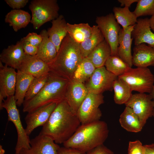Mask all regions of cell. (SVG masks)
<instances>
[{
  "label": "cell",
  "instance_id": "obj_1",
  "mask_svg": "<svg viewBox=\"0 0 154 154\" xmlns=\"http://www.w3.org/2000/svg\"><path fill=\"white\" fill-rule=\"evenodd\" d=\"M80 125L76 115L64 99L57 104L39 134L50 137L57 144H63Z\"/></svg>",
  "mask_w": 154,
  "mask_h": 154
},
{
  "label": "cell",
  "instance_id": "obj_2",
  "mask_svg": "<svg viewBox=\"0 0 154 154\" xmlns=\"http://www.w3.org/2000/svg\"><path fill=\"white\" fill-rule=\"evenodd\" d=\"M109 129L104 121L98 120L81 124L68 140L64 147L76 149L87 153L103 144L108 135Z\"/></svg>",
  "mask_w": 154,
  "mask_h": 154
},
{
  "label": "cell",
  "instance_id": "obj_3",
  "mask_svg": "<svg viewBox=\"0 0 154 154\" xmlns=\"http://www.w3.org/2000/svg\"><path fill=\"white\" fill-rule=\"evenodd\" d=\"M80 44L74 41L68 34L63 39L56 56L49 65L50 71L69 80L82 60Z\"/></svg>",
  "mask_w": 154,
  "mask_h": 154
},
{
  "label": "cell",
  "instance_id": "obj_4",
  "mask_svg": "<svg viewBox=\"0 0 154 154\" xmlns=\"http://www.w3.org/2000/svg\"><path fill=\"white\" fill-rule=\"evenodd\" d=\"M70 80L50 71L48 80L43 88L32 99L24 102L23 112H31L52 103H58L64 99Z\"/></svg>",
  "mask_w": 154,
  "mask_h": 154
},
{
  "label": "cell",
  "instance_id": "obj_5",
  "mask_svg": "<svg viewBox=\"0 0 154 154\" xmlns=\"http://www.w3.org/2000/svg\"><path fill=\"white\" fill-rule=\"evenodd\" d=\"M118 78L139 93L150 94L154 85V75L148 68L130 67Z\"/></svg>",
  "mask_w": 154,
  "mask_h": 154
},
{
  "label": "cell",
  "instance_id": "obj_6",
  "mask_svg": "<svg viewBox=\"0 0 154 154\" xmlns=\"http://www.w3.org/2000/svg\"><path fill=\"white\" fill-rule=\"evenodd\" d=\"M29 8L32 13L31 23L36 30L59 15V7L56 0H33Z\"/></svg>",
  "mask_w": 154,
  "mask_h": 154
},
{
  "label": "cell",
  "instance_id": "obj_7",
  "mask_svg": "<svg viewBox=\"0 0 154 154\" xmlns=\"http://www.w3.org/2000/svg\"><path fill=\"white\" fill-rule=\"evenodd\" d=\"M17 106L14 95H13L4 100L0 109L1 110L4 108L6 110L8 120L12 122L15 127L17 138L15 154H19L22 149L30 148L31 140L22 125Z\"/></svg>",
  "mask_w": 154,
  "mask_h": 154
},
{
  "label": "cell",
  "instance_id": "obj_8",
  "mask_svg": "<svg viewBox=\"0 0 154 154\" xmlns=\"http://www.w3.org/2000/svg\"><path fill=\"white\" fill-rule=\"evenodd\" d=\"M104 103L102 94H98L89 92L76 114L81 124L100 120L102 113L99 107Z\"/></svg>",
  "mask_w": 154,
  "mask_h": 154
},
{
  "label": "cell",
  "instance_id": "obj_9",
  "mask_svg": "<svg viewBox=\"0 0 154 154\" xmlns=\"http://www.w3.org/2000/svg\"><path fill=\"white\" fill-rule=\"evenodd\" d=\"M96 22L110 47L111 55L118 56V36L121 28L114 14L110 13L105 16H98Z\"/></svg>",
  "mask_w": 154,
  "mask_h": 154
},
{
  "label": "cell",
  "instance_id": "obj_10",
  "mask_svg": "<svg viewBox=\"0 0 154 154\" xmlns=\"http://www.w3.org/2000/svg\"><path fill=\"white\" fill-rule=\"evenodd\" d=\"M118 78L108 71L105 66L96 68L85 85L89 92L96 94L113 90L114 81Z\"/></svg>",
  "mask_w": 154,
  "mask_h": 154
},
{
  "label": "cell",
  "instance_id": "obj_11",
  "mask_svg": "<svg viewBox=\"0 0 154 154\" xmlns=\"http://www.w3.org/2000/svg\"><path fill=\"white\" fill-rule=\"evenodd\" d=\"M125 105L131 108L137 116L143 127L147 120L153 116L154 105L150 94L138 93L132 94Z\"/></svg>",
  "mask_w": 154,
  "mask_h": 154
},
{
  "label": "cell",
  "instance_id": "obj_12",
  "mask_svg": "<svg viewBox=\"0 0 154 154\" xmlns=\"http://www.w3.org/2000/svg\"><path fill=\"white\" fill-rule=\"evenodd\" d=\"M57 104L52 103L27 113L25 120V130L28 135L37 127L43 126L47 122Z\"/></svg>",
  "mask_w": 154,
  "mask_h": 154
},
{
  "label": "cell",
  "instance_id": "obj_13",
  "mask_svg": "<svg viewBox=\"0 0 154 154\" xmlns=\"http://www.w3.org/2000/svg\"><path fill=\"white\" fill-rule=\"evenodd\" d=\"M88 93V89L83 83L72 79L70 80L66 88L64 99L71 110L76 114Z\"/></svg>",
  "mask_w": 154,
  "mask_h": 154
},
{
  "label": "cell",
  "instance_id": "obj_14",
  "mask_svg": "<svg viewBox=\"0 0 154 154\" xmlns=\"http://www.w3.org/2000/svg\"><path fill=\"white\" fill-rule=\"evenodd\" d=\"M17 77L15 69L0 61V107L4 98L14 95Z\"/></svg>",
  "mask_w": 154,
  "mask_h": 154
},
{
  "label": "cell",
  "instance_id": "obj_15",
  "mask_svg": "<svg viewBox=\"0 0 154 154\" xmlns=\"http://www.w3.org/2000/svg\"><path fill=\"white\" fill-rule=\"evenodd\" d=\"M30 147L22 149L19 154H58L60 147L50 137L39 134L30 140Z\"/></svg>",
  "mask_w": 154,
  "mask_h": 154
},
{
  "label": "cell",
  "instance_id": "obj_16",
  "mask_svg": "<svg viewBox=\"0 0 154 154\" xmlns=\"http://www.w3.org/2000/svg\"><path fill=\"white\" fill-rule=\"evenodd\" d=\"M23 38L15 45L12 44L3 50L0 54V60L8 66L18 70L25 56L23 45Z\"/></svg>",
  "mask_w": 154,
  "mask_h": 154
},
{
  "label": "cell",
  "instance_id": "obj_17",
  "mask_svg": "<svg viewBox=\"0 0 154 154\" xmlns=\"http://www.w3.org/2000/svg\"><path fill=\"white\" fill-rule=\"evenodd\" d=\"M151 30L149 18L137 19L131 34L135 46L146 43L154 48V33Z\"/></svg>",
  "mask_w": 154,
  "mask_h": 154
},
{
  "label": "cell",
  "instance_id": "obj_18",
  "mask_svg": "<svg viewBox=\"0 0 154 154\" xmlns=\"http://www.w3.org/2000/svg\"><path fill=\"white\" fill-rule=\"evenodd\" d=\"M134 25L129 26L125 29L121 28L118 39V56L130 67L133 65L131 46L133 39L131 34Z\"/></svg>",
  "mask_w": 154,
  "mask_h": 154
},
{
  "label": "cell",
  "instance_id": "obj_19",
  "mask_svg": "<svg viewBox=\"0 0 154 154\" xmlns=\"http://www.w3.org/2000/svg\"><path fill=\"white\" fill-rule=\"evenodd\" d=\"M19 70L35 78L48 74L50 70L49 65L36 56L25 54Z\"/></svg>",
  "mask_w": 154,
  "mask_h": 154
},
{
  "label": "cell",
  "instance_id": "obj_20",
  "mask_svg": "<svg viewBox=\"0 0 154 154\" xmlns=\"http://www.w3.org/2000/svg\"><path fill=\"white\" fill-rule=\"evenodd\" d=\"M133 65L137 67L148 68L154 66V48L145 43L135 46L133 49Z\"/></svg>",
  "mask_w": 154,
  "mask_h": 154
},
{
  "label": "cell",
  "instance_id": "obj_21",
  "mask_svg": "<svg viewBox=\"0 0 154 154\" xmlns=\"http://www.w3.org/2000/svg\"><path fill=\"white\" fill-rule=\"evenodd\" d=\"M51 27L47 31L49 38L55 45L57 52L62 42L68 34L67 23L64 16L60 15L52 22Z\"/></svg>",
  "mask_w": 154,
  "mask_h": 154
},
{
  "label": "cell",
  "instance_id": "obj_22",
  "mask_svg": "<svg viewBox=\"0 0 154 154\" xmlns=\"http://www.w3.org/2000/svg\"><path fill=\"white\" fill-rule=\"evenodd\" d=\"M40 34L42 36V39L38 47V52L36 56L49 65L56 57L57 53L56 49L49 38L46 30H42Z\"/></svg>",
  "mask_w": 154,
  "mask_h": 154
},
{
  "label": "cell",
  "instance_id": "obj_23",
  "mask_svg": "<svg viewBox=\"0 0 154 154\" xmlns=\"http://www.w3.org/2000/svg\"><path fill=\"white\" fill-rule=\"evenodd\" d=\"M35 77L17 70V80L14 97L17 106L23 104L27 93Z\"/></svg>",
  "mask_w": 154,
  "mask_h": 154
},
{
  "label": "cell",
  "instance_id": "obj_24",
  "mask_svg": "<svg viewBox=\"0 0 154 154\" xmlns=\"http://www.w3.org/2000/svg\"><path fill=\"white\" fill-rule=\"evenodd\" d=\"M119 121L121 127L129 132H139L143 127L137 116L128 106L120 115Z\"/></svg>",
  "mask_w": 154,
  "mask_h": 154
},
{
  "label": "cell",
  "instance_id": "obj_25",
  "mask_svg": "<svg viewBox=\"0 0 154 154\" xmlns=\"http://www.w3.org/2000/svg\"><path fill=\"white\" fill-rule=\"evenodd\" d=\"M31 20L30 14L21 9H13L6 15L5 21L13 27L14 31L17 32L25 27Z\"/></svg>",
  "mask_w": 154,
  "mask_h": 154
},
{
  "label": "cell",
  "instance_id": "obj_26",
  "mask_svg": "<svg viewBox=\"0 0 154 154\" xmlns=\"http://www.w3.org/2000/svg\"><path fill=\"white\" fill-rule=\"evenodd\" d=\"M111 54L110 47L104 39L86 58L91 61L96 68H98L104 66Z\"/></svg>",
  "mask_w": 154,
  "mask_h": 154
},
{
  "label": "cell",
  "instance_id": "obj_27",
  "mask_svg": "<svg viewBox=\"0 0 154 154\" xmlns=\"http://www.w3.org/2000/svg\"><path fill=\"white\" fill-rule=\"evenodd\" d=\"M67 31L68 35L74 41L80 44L90 36L92 27L88 23L71 24L67 23Z\"/></svg>",
  "mask_w": 154,
  "mask_h": 154
},
{
  "label": "cell",
  "instance_id": "obj_28",
  "mask_svg": "<svg viewBox=\"0 0 154 154\" xmlns=\"http://www.w3.org/2000/svg\"><path fill=\"white\" fill-rule=\"evenodd\" d=\"M90 36L80 44V48L83 58H86L96 46L104 40V37L97 25L92 26Z\"/></svg>",
  "mask_w": 154,
  "mask_h": 154
},
{
  "label": "cell",
  "instance_id": "obj_29",
  "mask_svg": "<svg viewBox=\"0 0 154 154\" xmlns=\"http://www.w3.org/2000/svg\"><path fill=\"white\" fill-rule=\"evenodd\" d=\"M113 90L114 92V100L117 104H125L132 95V91L129 86L118 78L114 82Z\"/></svg>",
  "mask_w": 154,
  "mask_h": 154
},
{
  "label": "cell",
  "instance_id": "obj_30",
  "mask_svg": "<svg viewBox=\"0 0 154 154\" xmlns=\"http://www.w3.org/2000/svg\"><path fill=\"white\" fill-rule=\"evenodd\" d=\"M113 11L116 20L123 29L133 26L137 22V17L133 12L129 10V7H114Z\"/></svg>",
  "mask_w": 154,
  "mask_h": 154
},
{
  "label": "cell",
  "instance_id": "obj_31",
  "mask_svg": "<svg viewBox=\"0 0 154 154\" xmlns=\"http://www.w3.org/2000/svg\"><path fill=\"white\" fill-rule=\"evenodd\" d=\"M96 68L90 60L87 58H84L74 71L71 79L83 83L90 78Z\"/></svg>",
  "mask_w": 154,
  "mask_h": 154
},
{
  "label": "cell",
  "instance_id": "obj_32",
  "mask_svg": "<svg viewBox=\"0 0 154 154\" xmlns=\"http://www.w3.org/2000/svg\"><path fill=\"white\" fill-rule=\"evenodd\" d=\"M106 69L119 77L126 72L130 67L118 56L111 55L104 66Z\"/></svg>",
  "mask_w": 154,
  "mask_h": 154
},
{
  "label": "cell",
  "instance_id": "obj_33",
  "mask_svg": "<svg viewBox=\"0 0 154 154\" xmlns=\"http://www.w3.org/2000/svg\"><path fill=\"white\" fill-rule=\"evenodd\" d=\"M49 74V72L39 77L34 78L27 93L24 101L32 99L38 93L47 83Z\"/></svg>",
  "mask_w": 154,
  "mask_h": 154
},
{
  "label": "cell",
  "instance_id": "obj_34",
  "mask_svg": "<svg viewBox=\"0 0 154 154\" xmlns=\"http://www.w3.org/2000/svg\"><path fill=\"white\" fill-rule=\"evenodd\" d=\"M138 17L154 15V0H138L133 11Z\"/></svg>",
  "mask_w": 154,
  "mask_h": 154
},
{
  "label": "cell",
  "instance_id": "obj_35",
  "mask_svg": "<svg viewBox=\"0 0 154 154\" xmlns=\"http://www.w3.org/2000/svg\"><path fill=\"white\" fill-rule=\"evenodd\" d=\"M128 154H144V146L139 140L129 143Z\"/></svg>",
  "mask_w": 154,
  "mask_h": 154
},
{
  "label": "cell",
  "instance_id": "obj_36",
  "mask_svg": "<svg viewBox=\"0 0 154 154\" xmlns=\"http://www.w3.org/2000/svg\"><path fill=\"white\" fill-rule=\"evenodd\" d=\"M23 38L24 41L28 42L32 45L37 47L40 44L42 39L41 35L34 32L29 33L25 37Z\"/></svg>",
  "mask_w": 154,
  "mask_h": 154
},
{
  "label": "cell",
  "instance_id": "obj_37",
  "mask_svg": "<svg viewBox=\"0 0 154 154\" xmlns=\"http://www.w3.org/2000/svg\"><path fill=\"white\" fill-rule=\"evenodd\" d=\"M6 3L13 9H20L24 7L29 2L28 0H5Z\"/></svg>",
  "mask_w": 154,
  "mask_h": 154
},
{
  "label": "cell",
  "instance_id": "obj_38",
  "mask_svg": "<svg viewBox=\"0 0 154 154\" xmlns=\"http://www.w3.org/2000/svg\"><path fill=\"white\" fill-rule=\"evenodd\" d=\"M23 49L25 54L36 56L38 51V47L33 46L29 42L24 41L23 45Z\"/></svg>",
  "mask_w": 154,
  "mask_h": 154
},
{
  "label": "cell",
  "instance_id": "obj_39",
  "mask_svg": "<svg viewBox=\"0 0 154 154\" xmlns=\"http://www.w3.org/2000/svg\"><path fill=\"white\" fill-rule=\"evenodd\" d=\"M86 154H114V153L103 144L93 149Z\"/></svg>",
  "mask_w": 154,
  "mask_h": 154
},
{
  "label": "cell",
  "instance_id": "obj_40",
  "mask_svg": "<svg viewBox=\"0 0 154 154\" xmlns=\"http://www.w3.org/2000/svg\"><path fill=\"white\" fill-rule=\"evenodd\" d=\"M58 154H86V153L76 149L64 146L59 147Z\"/></svg>",
  "mask_w": 154,
  "mask_h": 154
},
{
  "label": "cell",
  "instance_id": "obj_41",
  "mask_svg": "<svg viewBox=\"0 0 154 154\" xmlns=\"http://www.w3.org/2000/svg\"><path fill=\"white\" fill-rule=\"evenodd\" d=\"M144 154H154V144L143 145Z\"/></svg>",
  "mask_w": 154,
  "mask_h": 154
},
{
  "label": "cell",
  "instance_id": "obj_42",
  "mask_svg": "<svg viewBox=\"0 0 154 154\" xmlns=\"http://www.w3.org/2000/svg\"><path fill=\"white\" fill-rule=\"evenodd\" d=\"M138 0H118V1L120 3L121 6L129 8L133 3L137 2Z\"/></svg>",
  "mask_w": 154,
  "mask_h": 154
},
{
  "label": "cell",
  "instance_id": "obj_43",
  "mask_svg": "<svg viewBox=\"0 0 154 154\" xmlns=\"http://www.w3.org/2000/svg\"><path fill=\"white\" fill-rule=\"evenodd\" d=\"M149 24L151 29L154 32V15L149 19Z\"/></svg>",
  "mask_w": 154,
  "mask_h": 154
},
{
  "label": "cell",
  "instance_id": "obj_44",
  "mask_svg": "<svg viewBox=\"0 0 154 154\" xmlns=\"http://www.w3.org/2000/svg\"><path fill=\"white\" fill-rule=\"evenodd\" d=\"M149 94H150L152 96L153 100V102L154 105V85L153 86L152 90V91L151 93ZM153 116L154 117V107L153 111Z\"/></svg>",
  "mask_w": 154,
  "mask_h": 154
},
{
  "label": "cell",
  "instance_id": "obj_45",
  "mask_svg": "<svg viewBox=\"0 0 154 154\" xmlns=\"http://www.w3.org/2000/svg\"><path fill=\"white\" fill-rule=\"evenodd\" d=\"M5 153V151L3 149L2 145H0V154H4Z\"/></svg>",
  "mask_w": 154,
  "mask_h": 154
}]
</instances>
